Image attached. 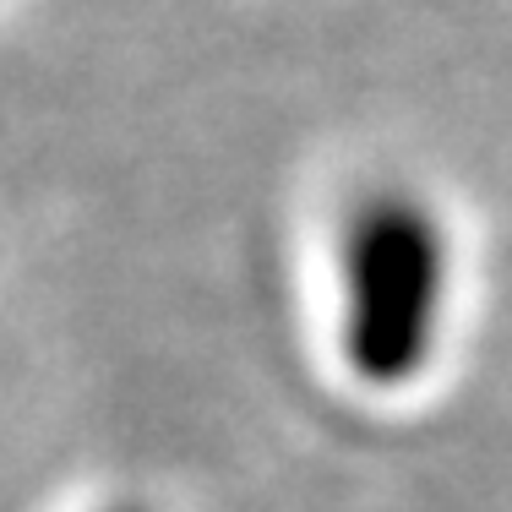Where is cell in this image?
<instances>
[{
    "instance_id": "1",
    "label": "cell",
    "mask_w": 512,
    "mask_h": 512,
    "mask_svg": "<svg viewBox=\"0 0 512 512\" xmlns=\"http://www.w3.org/2000/svg\"><path fill=\"white\" fill-rule=\"evenodd\" d=\"M349 344L365 371L404 376L436 333L447 289V240L436 213L409 191H376L344 235Z\"/></svg>"
}]
</instances>
